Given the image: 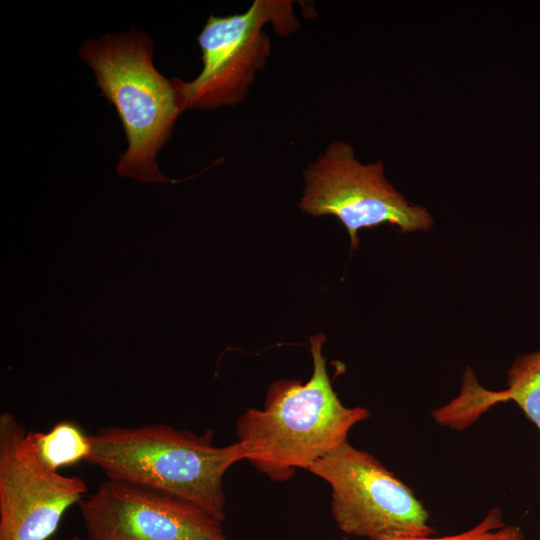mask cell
Wrapping results in <instances>:
<instances>
[{"label":"cell","instance_id":"6da1fadb","mask_svg":"<svg viewBox=\"0 0 540 540\" xmlns=\"http://www.w3.org/2000/svg\"><path fill=\"white\" fill-rule=\"evenodd\" d=\"M323 333L310 337L313 373L306 383L278 380L270 385L262 409L250 408L236 422L245 460L273 481L307 470L348 441L367 420L368 409L347 407L334 391L322 354Z\"/></svg>","mask_w":540,"mask_h":540},{"label":"cell","instance_id":"7a4b0ae2","mask_svg":"<svg viewBox=\"0 0 540 540\" xmlns=\"http://www.w3.org/2000/svg\"><path fill=\"white\" fill-rule=\"evenodd\" d=\"M89 439L86 462L107 478L171 493L225 520L223 478L232 465L245 460L239 442L216 446L212 429L198 434L166 423L104 427Z\"/></svg>","mask_w":540,"mask_h":540},{"label":"cell","instance_id":"3957f363","mask_svg":"<svg viewBox=\"0 0 540 540\" xmlns=\"http://www.w3.org/2000/svg\"><path fill=\"white\" fill-rule=\"evenodd\" d=\"M79 55L93 70L101 96L115 107L128 141L117 164L118 176L171 182L160 173L156 156L182 110L173 80L153 64L151 38L136 29L106 34L84 42Z\"/></svg>","mask_w":540,"mask_h":540},{"label":"cell","instance_id":"277c9868","mask_svg":"<svg viewBox=\"0 0 540 540\" xmlns=\"http://www.w3.org/2000/svg\"><path fill=\"white\" fill-rule=\"evenodd\" d=\"M269 23L279 36L299 30L293 2L255 0L240 14H211L198 35L201 72L189 82L172 79L181 110L216 109L241 102L270 55V38L264 30Z\"/></svg>","mask_w":540,"mask_h":540},{"label":"cell","instance_id":"5b68a950","mask_svg":"<svg viewBox=\"0 0 540 540\" xmlns=\"http://www.w3.org/2000/svg\"><path fill=\"white\" fill-rule=\"evenodd\" d=\"M307 471L330 486L332 517L347 535L380 540L435 533L414 491L376 457L349 441Z\"/></svg>","mask_w":540,"mask_h":540},{"label":"cell","instance_id":"8992f818","mask_svg":"<svg viewBox=\"0 0 540 540\" xmlns=\"http://www.w3.org/2000/svg\"><path fill=\"white\" fill-rule=\"evenodd\" d=\"M305 188L299 204L312 216L334 215L347 229L351 249L358 232L382 224L402 232L429 231L433 218L420 205L409 203L384 176L381 161L362 164L353 148L332 142L304 171Z\"/></svg>","mask_w":540,"mask_h":540},{"label":"cell","instance_id":"52a82bcc","mask_svg":"<svg viewBox=\"0 0 540 540\" xmlns=\"http://www.w3.org/2000/svg\"><path fill=\"white\" fill-rule=\"evenodd\" d=\"M87 491L83 478L42 462L30 431L13 413L0 414V540L52 539Z\"/></svg>","mask_w":540,"mask_h":540},{"label":"cell","instance_id":"ba28073f","mask_svg":"<svg viewBox=\"0 0 540 540\" xmlns=\"http://www.w3.org/2000/svg\"><path fill=\"white\" fill-rule=\"evenodd\" d=\"M79 508L87 540H230L201 507L125 480L106 477Z\"/></svg>","mask_w":540,"mask_h":540},{"label":"cell","instance_id":"9c48e42d","mask_svg":"<svg viewBox=\"0 0 540 540\" xmlns=\"http://www.w3.org/2000/svg\"><path fill=\"white\" fill-rule=\"evenodd\" d=\"M512 401L540 432V350L518 356L508 370L507 388L485 389L470 368L464 373L459 395L432 412L440 425L460 431L471 426L494 405Z\"/></svg>","mask_w":540,"mask_h":540},{"label":"cell","instance_id":"30bf717a","mask_svg":"<svg viewBox=\"0 0 540 540\" xmlns=\"http://www.w3.org/2000/svg\"><path fill=\"white\" fill-rule=\"evenodd\" d=\"M30 434L40 459L54 471L86 461L90 452L89 435L71 421L58 422L48 432Z\"/></svg>","mask_w":540,"mask_h":540},{"label":"cell","instance_id":"8fae6325","mask_svg":"<svg viewBox=\"0 0 540 540\" xmlns=\"http://www.w3.org/2000/svg\"><path fill=\"white\" fill-rule=\"evenodd\" d=\"M340 540L350 539L342 537ZM380 540H525V534L519 526L506 524L502 510L493 507L476 525L460 533L439 537L410 536Z\"/></svg>","mask_w":540,"mask_h":540},{"label":"cell","instance_id":"7c38bea8","mask_svg":"<svg viewBox=\"0 0 540 540\" xmlns=\"http://www.w3.org/2000/svg\"><path fill=\"white\" fill-rule=\"evenodd\" d=\"M50 540H83L82 538H80L79 536L77 535H74L70 538H67V539H61V538H57V537H53L52 539Z\"/></svg>","mask_w":540,"mask_h":540}]
</instances>
